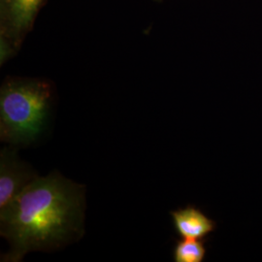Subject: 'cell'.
Here are the masks:
<instances>
[{
  "label": "cell",
  "mask_w": 262,
  "mask_h": 262,
  "mask_svg": "<svg viewBox=\"0 0 262 262\" xmlns=\"http://www.w3.org/2000/svg\"><path fill=\"white\" fill-rule=\"evenodd\" d=\"M54 93L42 79L8 77L0 89V139L26 147L42 135L50 120Z\"/></svg>",
  "instance_id": "7a4b0ae2"
},
{
  "label": "cell",
  "mask_w": 262,
  "mask_h": 262,
  "mask_svg": "<svg viewBox=\"0 0 262 262\" xmlns=\"http://www.w3.org/2000/svg\"><path fill=\"white\" fill-rule=\"evenodd\" d=\"M38 177L27 162L19 159L14 146L4 147L0 152V211Z\"/></svg>",
  "instance_id": "277c9868"
},
{
  "label": "cell",
  "mask_w": 262,
  "mask_h": 262,
  "mask_svg": "<svg viewBox=\"0 0 262 262\" xmlns=\"http://www.w3.org/2000/svg\"><path fill=\"white\" fill-rule=\"evenodd\" d=\"M46 0H0V66L16 56Z\"/></svg>",
  "instance_id": "3957f363"
},
{
  "label": "cell",
  "mask_w": 262,
  "mask_h": 262,
  "mask_svg": "<svg viewBox=\"0 0 262 262\" xmlns=\"http://www.w3.org/2000/svg\"><path fill=\"white\" fill-rule=\"evenodd\" d=\"M84 190L57 172L34 179L0 211V234L9 244L1 261H21L30 252L54 251L83 237Z\"/></svg>",
  "instance_id": "6da1fadb"
},
{
  "label": "cell",
  "mask_w": 262,
  "mask_h": 262,
  "mask_svg": "<svg viewBox=\"0 0 262 262\" xmlns=\"http://www.w3.org/2000/svg\"><path fill=\"white\" fill-rule=\"evenodd\" d=\"M171 215L175 229L182 239L200 240L215 229V223L194 207L173 211Z\"/></svg>",
  "instance_id": "5b68a950"
},
{
  "label": "cell",
  "mask_w": 262,
  "mask_h": 262,
  "mask_svg": "<svg viewBox=\"0 0 262 262\" xmlns=\"http://www.w3.org/2000/svg\"><path fill=\"white\" fill-rule=\"evenodd\" d=\"M206 254L204 244L195 239H182L174 248V260L176 262L203 261Z\"/></svg>",
  "instance_id": "8992f818"
}]
</instances>
